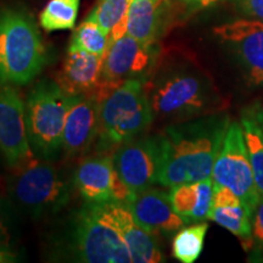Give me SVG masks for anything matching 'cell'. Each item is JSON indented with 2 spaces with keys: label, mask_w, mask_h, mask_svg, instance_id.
<instances>
[{
  "label": "cell",
  "mask_w": 263,
  "mask_h": 263,
  "mask_svg": "<svg viewBox=\"0 0 263 263\" xmlns=\"http://www.w3.org/2000/svg\"><path fill=\"white\" fill-rule=\"evenodd\" d=\"M229 124V116L223 112L168 124L160 134L159 184L172 188L210 178Z\"/></svg>",
  "instance_id": "cell-1"
},
{
  "label": "cell",
  "mask_w": 263,
  "mask_h": 263,
  "mask_svg": "<svg viewBox=\"0 0 263 263\" xmlns=\"http://www.w3.org/2000/svg\"><path fill=\"white\" fill-rule=\"evenodd\" d=\"M144 88L154 118L171 124L223 112L229 105L211 76L190 62L154 67Z\"/></svg>",
  "instance_id": "cell-2"
},
{
  "label": "cell",
  "mask_w": 263,
  "mask_h": 263,
  "mask_svg": "<svg viewBox=\"0 0 263 263\" xmlns=\"http://www.w3.org/2000/svg\"><path fill=\"white\" fill-rule=\"evenodd\" d=\"M45 48L34 20L16 9L0 11V82L25 85L41 73Z\"/></svg>",
  "instance_id": "cell-3"
},
{
  "label": "cell",
  "mask_w": 263,
  "mask_h": 263,
  "mask_svg": "<svg viewBox=\"0 0 263 263\" xmlns=\"http://www.w3.org/2000/svg\"><path fill=\"white\" fill-rule=\"evenodd\" d=\"M154 121L144 81L128 80L99 98V146L111 149L139 137Z\"/></svg>",
  "instance_id": "cell-4"
},
{
  "label": "cell",
  "mask_w": 263,
  "mask_h": 263,
  "mask_svg": "<svg viewBox=\"0 0 263 263\" xmlns=\"http://www.w3.org/2000/svg\"><path fill=\"white\" fill-rule=\"evenodd\" d=\"M59 250L68 261L132 262L129 251L117 230L104 221L89 202H85L70 218Z\"/></svg>",
  "instance_id": "cell-5"
},
{
  "label": "cell",
  "mask_w": 263,
  "mask_h": 263,
  "mask_svg": "<svg viewBox=\"0 0 263 263\" xmlns=\"http://www.w3.org/2000/svg\"><path fill=\"white\" fill-rule=\"evenodd\" d=\"M9 195L29 216L54 215L71 199V186L60 172L44 159L34 157L14 166L8 180Z\"/></svg>",
  "instance_id": "cell-6"
},
{
  "label": "cell",
  "mask_w": 263,
  "mask_h": 263,
  "mask_svg": "<svg viewBox=\"0 0 263 263\" xmlns=\"http://www.w3.org/2000/svg\"><path fill=\"white\" fill-rule=\"evenodd\" d=\"M71 95L58 82L42 80L26 103L28 139L39 159H52L62 147V138Z\"/></svg>",
  "instance_id": "cell-7"
},
{
  "label": "cell",
  "mask_w": 263,
  "mask_h": 263,
  "mask_svg": "<svg viewBox=\"0 0 263 263\" xmlns=\"http://www.w3.org/2000/svg\"><path fill=\"white\" fill-rule=\"evenodd\" d=\"M213 185L226 186L240 197L254 217L261 195L255 183L241 123L230 122L213 164Z\"/></svg>",
  "instance_id": "cell-8"
},
{
  "label": "cell",
  "mask_w": 263,
  "mask_h": 263,
  "mask_svg": "<svg viewBox=\"0 0 263 263\" xmlns=\"http://www.w3.org/2000/svg\"><path fill=\"white\" fill-rule=\"evenodd\" d=\"M156 62L154 45L144 43L126 34L111 42L103 59L101 83L97 98L128 80L145 82Z\"/></svg>",
  "instance_id": "cell-9"
},
{
  "label": "cell",
  "mask_w": 263,
  "mask_h": 263,
  "mask_svg": "<svg viewBox=\"0 0 263 263\" xmlns=\"http://www.w3.org/2000/svg\"><path fill=\"white\" fill-rule=\"evenodd\" d=\"M117 176L133 193L159 183L162 144L159 136L137 137L117 146L112 155Z\"/></svg>",
  "instance_id": "cell-10"
},
{
  "label": "cell",
  "mask_w": 263,
  "mask_h": 263,
  "mask_svg": "<svg viewBox=\"0 0 263 263\" xmlns=\"http://www.w3.org/2000/svg\"><path fill=\"white\" fill-rule=\"evenodd\" d=\"M73 185L85 202L118 201L128 205L133 193L117 176L112 156H91L82 161L74 171Z\"/></svg>",
  "instance_id": "cell-11"
},
{
  "label": "cell",
  "mask_w": 263,
  "mask_h": 263,
  "mask_svg": "<svg viewBox=\"0 0 263 263\" xmlns=\"http://www.w3.org/2000/svg\"><path fill=\"white\" fill-rule=\"evenodd\" d=\"M98 215L112 226L126 244L133 263L163 262V255L155 235L143 228L126 203L107 201L91 203Z\"/></svg>",
  "instance_id": "cell-12"
},
{
  "label": "cell",
  "mask_w": 263,
  "mask_h": 263,
  "mask_svg": "<svg viewBox=\"0 0 263 263\" xmlns=\"http://www.w3.org/2000/svg\"><path fill=\"white\" fill-rule=\"evenodd\" d=\"M0 151L9 166L33 157L29 144L26 105L12 88L0 89Z\"/></svg>",
  "instance_id": "cell-13"
},
{
  "label": "cell",
  "mask_w": 263,
  "mask_h": 263,
  "mask_svg": "<svg viewBox=\"0 0 263 263\" xmlns=\"http://www.w3.org/2000/svg\"><path fill=\"white\" fill-rule=\"evenodd\" d=\"M239 58L249 84H263V21L238 20L213 29Z\"/></svg>",
  "instance_id": "cell-14"
},
{
  "label": "cell",
  "mask_w": 263,
  "mask_h": 263,
  "mask_svg": "<svg viewBox=\"0 0 263 263\" xmlns=\"http://www.w3.org/2000/svg\"><path fill=\"white\" fill-rule=\"evenodd\" d=\"M99 134V99L95 95H71L62 149L67 156L84 155Z\"/></svg>",
  "instance_id": "cell-15"
},
{
  "label": "cell",
  "mask_w": 263,
  "mask_h": 263,
  "mask_svg": "<svg viewBox=\"0 0 263 263\" xmlns=\"http://www.w3.org/2000/svg\"><path fill=\"white\" fill-rule=\"evenodd\" d=\"M137 222L154 235H170L178 232L185 222L174 211L170 194L150 188L136 193L128 203Z\"/></svg>",
  "instance_id": "cell-16"
},
{
  "label": "cell",
  "mask_w": 263,
  "mask_h": 263,
  "mask_svg": "<svg viewBox=\"0 0 263 263\" xmlns=\"http://www.w3.org/2000/svg\"><path fill=\"white\" fill-rule=\"evenodd\" d=\"M103 58L68 48L58 83L68 95H95L101 83Z\"/></svg>",
  "instance_id": "cell-17"
},
{
  "label": "cell",
  "mask_w": 263,
  "mask_h": 263,
  "mask_svg": "<svg viewBox=\"0 0 263 263\" xmlns=\"http://www.w3.org/2000/svg\"><path fill=\"white\" fill-rule=\"evenodd\" d=\"M172 206L185 224L209 219L213 200L212 178L172 186L170 193Z\"/></svg>",
  "instance_id": "cell-18"
},
{
  "label": "cell",
  "mask_w": 263,
  "mask_h": 263,
  "mask_svg": "<svg viewBox=\"0 0 263 263\" xmlns=\"http://www.w3.org/2000/svg\"><path fill=\"white\" fill-rule=\"evenodd\" d=\"M164 0H132L127 33L146 45H154L162 27Z\"/></svg>",
  "instance_id": "cell-19"
},
{
  "label": "cell",
  "mask_w": 263,
  "mask_h": 263,
  "mask_svg": "<svg viewBox=\"0 0 263 263\" xmlns=\"http://www.w3.org/2000/svg\"><path fill=\"white\" fill-rule=\"evenodd\" d=\"M252 218L254 217L240 199L230 201L226 205L212 206L209 213V219L238 236L245 250L254 248Z\"/></svg>",
  "instance_id": "cell-20"
},
{
  "label": "cell",
  "mask_w": 263,
  "mask_h": 263,
  "mask_svg": "<svg viewBox=\"0 0 263 263\" xmlns=\"http://www.w3.org/2000/svg\"><path fill=\"white\" fill-rule=\"evenodd\" d=\"M132 0H98L88 18L110 34V43L127 33V16Z\"/></svg>",
  "instance_id": "cell-21"
},
{
  "label": "cell",
  "mask_w": 263,
  "mask_h": 263,
  "mask_svg": "<svg viewBox=\"0 0 263 263\" xmlns=\"http://www.w3.org/2000/svg\"><path fill=\"white\" fill-rule=\"evenodd\" d=\"M241 127L257 190L263 197V128L256 114L241 117Z\"/></svg>",
  "instance_id": "cell-22"
},
{
  "label": "cell",
  "mask_w": 263,
  "mask_h": 263,
  "mask_svg": "<svg viewBox=\"0 0 263 263\" xmlns=\"http://www.w3.org/2000/svg\"><path fill=\"white\" fill-rule=\"evenodd\" d=\"M207 229V223H197L178 230L172 241L173 257L182 263L195 262L202 252Z\"/></svg>",
  "instance_id": "cell-23"
},
{
  "label": "cell",
  "mask_w": 263,
  "mask_h": 263,
  "mask_svg": "<svg viewBox=\"0 0 263 263\" xmlns=\"http://www.w3.org/2000/svg\"><path fill=\"white\" fill-rule=\"evenodd\" d=\"M81 0H50L39 16L45 31H62L74 27Z\"/></svg>",
  "instance_id": "cell-24"
},
{
  "label": "cell",
  "mask_w": 263,
  "mask_h": 263,
  "mask_svg": "<svg viewBox=\"0 0 263 263\" xmlns=\"http://www.w3.org/2000/svg\"><path fill=\"white\" fill-rule=\"evenodd\" d=\"M108 45H110V34L104 31L97 22L87 17L85 21L76 28L68 48L81 49L104 59Z\"/></svg>",
  "instance_id": "cell-25"
},
{
  "label": "cell",
  "mask_w": 263,
  "mask_h": 263,
  "mask_svg": "<svg viewBox=\"0 0 263 263\" xmlns=\"http://www.w3.org/2000/svg\"><path fill=\"white\" fill-rule=\"evenodd\" d=\"M15 213L11 203L0 197V248L15 250Z\"/></svg>",
  "instance_id": "cell-26"
},
{
  "label": "cell",
  "mask_w": 263,
  "mask_h": 263,
  "mask_svg": "<svg viewBox=\"0 0 263 263\" xmlns=\"http://www.w3.org/2000/svg\"><path fill=\"white\" fill-rule=\"evenodd\" d=\"M252 239H254V246L259 251H263V197L252 218Z\"/></svg>",
  "instance_id": "cell-27"
},
{
  "label": "cell",
  "mask_w": 263,
  "mask_h": 263,
  "mask_svg": "<svg viewBox=\"0 0 263 263\" xmlns=\"http://www.w3.org/2000/svg\"><path fill=\"white\" fill-rule=\"evenodd\" d=\"M240 5L245 15L263 21V0H241Z\"/></svg>",
  "instance_id": "cell-28"
},
{
  "label": "cell",
  "mask_w": 263,
  "mask_h": 263,
  "mask_svg": "<svg viewBox=\"0 0 263 263\" xmlns=\"http://www.w3.org/2000/svg\"><path fill=\"white\" fill-rule=\"evenodd\" d=\"M179 2L180 4H183L184 6H186L189 10H200V9H205L207 6H211L215 4V3L219 2V0H177Z\"/></svg>",
  "instance_id": "cell-29"
},
{
  "label": "cell",
  "mask_w": 263,
  "mask_h": 263,
  "mask_svg": "<svg viewBox=\"0 0 263 263\" xmlns=\"http://www.w3.org/2000/svg\"><path fill=\"white\" fill-rule=\"evenodd\" d=\"M20 255L14 249L0 248V263H15L21 261Z\"/></svg>",
  "instance_id": "cell-30"
},
{
  "label": "cell",
  "mask_w": 263,
  "mask_h": 263,
  "mask_svg": "<svg viewBox=\"0 0 263 263\" xmlns=\"http://www.w3.org/2000/svg\"><path fill=\"white\" fill-rule=\"evenodd\" d=\"M256 116H257V120H258V122H259V124H261V127L263 128V110L261 111V112L256 114Z\"/></svg>",
  "instance_id": "cell-31"
}]
</instances>
